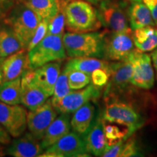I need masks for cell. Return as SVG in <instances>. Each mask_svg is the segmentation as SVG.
Listing matches in <instances>:
<instances>
[{"label": "cell", "mask_w": 157, "mask_h": 157, "mask_svg": "<svg viewBox=\"0 0 157 157\" xmlns=\"http://www.w3.org/2000/svg\"><path fill=\"white\" fill-rule=\"evenodd\" d=\"M98 68L109 69L110 63L106 60H100L99 58H88V57L71 58L65 65L63 70L66 71L76 70L91 75L93 71Z\"/></svg>", "instance_id": "cell-23"}, {"label": "cell", "mask_w": 157, "mask_h": 157, "mask_svg": "<svg viewBox=\"0 0 157 157\" xmlns=\"http://www.w3.org/2000/svg\"><path fill=\"white\" fill-rule=\"evenodd\" d=\"M21 77L3 82L0 86V101L10 105L21 103Z\"/></svg>", "instance_id": "cell-25"}, {"label": "cell", "mask_w": 157, "mask_h": 157, "mask_svg": "<svg viewBox=\"0 0 157 157\" xmlns=\"http://www.w3.org/2000/svg\"><path fill=\"white\" fill-rule=\"evenodd\" d=\"M103 121L106 146H112L119 141L126 140L129 136H131L129 129L127 127L122 129L117 125L113 124V123L103 120Z\"/></svg>", "instance_id": "cell-28"}, {"label": "cell", "mask_w": 157, "mask_h": 157, "mask_svg": "<svg viewBox=\"0 0 157 157\" xmlns=\"http://www.w3.org/2000/svg\"><path fill=\"white\" fill-rule=\"evenodd\" d=\"M111 72L109 69L98 68L93 71L91 74V82L93 84L98 87H102L106 85L110 79Z\"/></svg>", "instance_id": "cell-34"}, {"label": "cell", "mask_w": 157, "mask_h": 157, "mask_svg": "<svg viewBox=\"0 0 157 157\" xmlns=\"http://www.w3.org/2000/svg\"><path fill=\"white\" fill-rule=\"evenodd\" d=\"M140 106L145 119L157 128V92L146 93L141 97Z\"/></svg>", "instance_id": "cell-27"}, {"label": "cell", "mask_w": 157, "mask_h": 157, "mask_svg": "<svg viewBox=\"0 0 157 157\" xmlns=\"http://www.w3.org/2000/svg\"><path fill=\"white\" fill-rule=\"evenodd\" d=\"M140 147L138 146L136 139L134 137L129 136L124 141L120 157H130L142 156L140 154Z\"/></svg>", "instance_id": "cell-32"}, {"label": "cell", "mask_w": 157, "mask_h": 157, "mask_svg": "<svg viewBox=\"0 0 157 157\" xmlns=\"http://www.w3.org/2000/svg\"><path fill=\"white\" fill-rule=\"evenodd\" d=\"M110 72L111 76L104 91V96L121 95L132 89L129 87L132 75V64L128 58L110 63Z\"/></svg>", "instance_id": "cell-8"}, {"label": "cell", "mask_w": 157, "mask_h": 157, "mask_svg": "<svg viewBox=\"0 0 157 157\" xmlns=\"http://www.w3.org/2000/svg\"><path fill=\"white\" fill-rule=\"evenodd\" d=\"M41 21L40 17L23 2L10 10L5 20V23L10 27L25 49L28 47Z\"/></svg>", "instance_id": "cell-4"}, {"label": "cell", "mask_w": 157, "mask_h": 157, "mask_svg": "<svg viewBox=\"0 0 157 157\" xmlns=\"http://www.w3.org/2000/svg\"><path fill=\"white\" fill-rule=\"evenodd\" d=\"M71 91V90L69 84H68L67 72L63 70L56 81L54 87L53 95H52L53 97L51 99V101L55 102L62 99L65 96L67 95Z\"/></svg>", "instance_id": "cell-31"}, {"label": "cell", "mask_w": 157, "mask_h": 157, "mask_svg": "<svg viewBox=\"0 0 157 157\" xmlns=\"http://www.w3.org/2000/svg\"><path fill=\"white\" fill-rule=\"evenodd\" d=\"M2 144H0V157L4 156L5 155V153L4 151V148L3 146H1Z\"/></svg>", "instance_id": "cell-42"}, {"label": "cell", "mask_w": 157, "mask_h": 157, "mask_svg": "<svg viewBox=\"0 0 157 157\" xmlns=\"http://www.w3.org/2000/svg\"><path fill=\"white\" fill-rule=\"evenodd\" d=\"M11 142V135L0 124V144L7 145Z\"/></svg>", "instance_id": "cell-37"}, {"label": "cell", "mask_w": 157, "mask_h": 157, "mask_svg": "<svg viewBox=\"0 0 157 157\" xmlns=\"http://www.w3.org/2000/svg\"><path fill=\"white\" fill-rule=\"evenodd\" d=\"M48 24L49 21H42L39 23L34 36H33L32 39H31V40L30 41L26 48L28 52L30 51L32 48H34L39 42H40L47 36L48 31Z\"/></svg>", "instance_id": "cell-33"}, {"label": "cell", "mask_w": 157, "mask_h": 157, "mask_svg": "<svg viewBox=\"0 0 157 157\" xmlns=\"http://www.w3.org/2000/svg\"><path fill=\"white\" fill-rule=\"evenodd\" d=\"M131 1H132V2H141L142 0H131Z\"/></svg>", "instance_id": "cell-43"}, {"label": "cell", "mask_w": 157, "mask_h": 157, "mask_svg": "<svg viewBox=\"0 0 157 157\" xmlns=\"http://www.w3.org/2000/svg\"><path fill=\"white\" fill-rule=\"evenodd\" d=\"M127 15L132 30L155 25L151 11L141 2H133L127 10Z\"/></svg>", "instance_id": "cell-22"}, {"label": "cell", "mask_w": 157, "mask_h": 157, "mask_svg": "<svg viewBox=\"0 0 157 157\" xmlns=\"http://www.w3.org/2000/svg\"><path fill=\"white\" fill-rule=\"evenodd\" d=\"M83 137L77 133L68 132L55 144L48 147L39 156L78 157L88 156Z\"/></svg>", "instance_id": "cell-10"}, {"label": "cell", "mask_w": 157, "mask_h": 157, "mask_svg": "<svg viewBox=\"0 0 157 157\" xmlns=\"http://www.w3.org/2000/svg\"><path fill=\"white\" fill-rule=\"evenodd\" d=\"M25 49L11 29L0 30V58H5Z\"/></svg>", "instance_id": "cell-26"}, {"label": "cell", "mask_w": 157, "mask_h": 157, "mask_svg": "<svg viewBox=\"0 0 157 157\" xmlns=\"http://www.w3.org/2000/svg\"><path fill=\"white\" fill-rule=\"evenodd\" d=\"M3 58H0V86L2 85V84L3 83V75H2V62Z\"/></svg>", "instance_id": "cell-40"}, {"label": "cell", "mask_w": 157, "mask_h": 157, "mask_svg": "<svg viewBox=\"0 0 157 157\" xmlns=\"http://www.w3.org/2000/svg\"><path fill=\"white\" fill-rule=\"evenodd\" d=\"M82 137L88 154L95 156H101L106 147V140L101 114H98L94 118L91 126Z\"/></svg>", "instance_id": "cell-16"}, {"label": "cell", "mask_w": 157, "mask_h": 157, "mask_svg": "<svg viewBox=\"0 0 157 157\" xmlns=\"http://www.w3.org/2000/svg\"><path fill=\"white\" fill-rule=\"evenodd\" d=\"M86 1L89 2L92 4H95V5H98L100 2H101L103 0H86Z\"/></svg>", "instance_id": "cell-41"}, {"label": "cell", "mask_w": 157, "mask_h": 157, "mask_svg": "<svg viewBox=\"0 0 157 157\" xmlns=\"http://www.w3.org/2000/svg\"><path fill=\"white\" fill-rule=\"evenodd\" d=\"M65 7L66 6L62 7L56 13V15L49 21L48 34L63 36L64 29L66 26Z\"/></svg>", "instance_id": "cell-30"}, {"label": "cell", "mask_w": 157, "mask_h": 157, "mask_svg": "<svg viewBox=\"0 0 157 157\" xmlns=\"http://www.w3.org/2000/svg\"><path fill=\"white\" fill-rule=\"evenodd\" d=\"M156 25H157V24H156Z\"/></svg>", "instance_id": "cell-45"}, {"label": "cell", "mask_w": 157, "mask_h": 157, "mask_svg": "<svg viewBox=\"0 0 157 157\" xmlns=\"http://www.w3.org/2000/svg\"><path fill=\"white\" fill-rule=\"evenodd\" d=\"M70 113H61L50 124L47 129L44 137L41 140L42 146L44 149L50 147L70 132Z\"/></svg>", "instance_id": "cell-19"}, {"label": "cell", "mask_w": 157, "mask_h": 157, "mask_svg": "<svg viewBox=\"0 0 157 157\" xmlns=\"http://www.w3.org/2000/svg\"><path fill=\"white\" fill-rule=\"evenodd\" d=\"M106 32H68L63 36L66 56L70 58H103Z\"/></svg>", "instance_id": "cell-2"}, {"label": "cell", "mask_w": 157, "mask_h": 157, "mask_svg": "<svg viewBox=\"0 0 157 157\" xmlns=\"http://www.w3.org/2000/svg\"><path fill=\"white\" fill-rule=\"evenodd\" d=\"M134 90L124 94V99L119 95L104 96L105 107L101 114L103 121L128 128L131 135L146 122L140 103L135 102L133 98Z\"/></svg>", "instance_id": "cell-1"}, {"label": "cell", "mask_w": 157, "mask_h": 157, "mask_svg": "<svg viewBox=\"0 0 157 157\" xmlns=\"http://www.w3.org/2000/svg\"><path fill=\"white\" fill-rule=\"evenodd\" d=\"M28 111L22 105H10L0 101V124L12 137H18L27 128Z\"/></svg>", "instance_id": "cell-11"}, {"label": "cell", "mask_w": 157, "mask_h": 157, "mask_svg": "<svg viewBox=\"0 0 157 157\" xmlns=\"http://www.w3.org/2000/svg\"><path fill=\"white\" fill-rule=\"evenodd\" d=\"M63 1H66V2H69V1H71V0H63Z\"/></svg>", "instance_id": "cell-44"}, {"label": "cell", "mask_w": 157, "mask_h": 157, "mask_svg": "<svg viewBox=\"0 0 157 157\" xmlns=\"http://www.w3.org/2000/svg\"><path fill=\"white\" fill-rule=\"evenodd\" d=\"M125 140H121L117 143L112 145V146H106L105 150L101 156L104 157H120V154L122 150L124 141Z\"/></svg>", "instance_id": "cell-35"}, {"label": "cell", "mask_w": 157, "mask_h": 157, "mask_svg": "<svg viewBox=\"0 0 157 157\" xmlns=\"http://www.w3.org/2000/svg\"><path fill=\"white\" fill-rule=\"evenodd\" d=\"M101 93V87L92 84L81 90L71 91L62 99L52 102V103L58 113H71L87 102L96 101Z\"/></svg>", "instance_id": "cell-12"}, {"label": "cell", "mask_w": 157, "mask_h": 157, "mask_svg": "<svg viewBox=\"0 0 157 157\" xmlns=\"http://www.w3.org/2000/svg\"><path fill=\"white\" fill-rule=\"evenodd\" d=\"M98 5V17L104 26L112 32L132 31L127 23L124 3L115 0H103Z\"/></svg>", "instance_id": "cell-6"}, {"label": "cell", "mask_w": 157, "mask_h": 157, "mask_svg": "<svg viewBox=\"0 0 157 157\" xmlns=\"http://www.w3.org/2000/svg\"><path fill=\"white\" fill-rule=\"evenodd\" d=\"M29 68L36 69L53 61H61L66 58L63 36L47 34L34 48L28 52Z\"/></svg>", "instance_id": "cell-5"}, {"label": "cell", "mask_w": 157, "mask_h": 157, "mask_svg": "<svg viewBox=\"0 0 157 157\" xmlns=\"http://www.w3.org/2000/svg\"><path fill=\"white\" fill-rule=\"evenodd\" d=\"M132 35L135 46L141 52H151L157 48V29L152 26L135 29Z\"/></svg>", "instance_id": "cell-24"}, {"label": "cell", "mask_w": 157, "mask_h": 157, "mask_svg": "<svg viewBox=\"0 0 157 157\" xmlns=\"http://www.w3.org/2000/svg\"><path fill=\"white\" fill-rule=\"evenodd\" d=\"M128 58L132 64V85L143 90L151 89L154 85L155 78L150 56L134 49Z\"/></svg>", "instance_id": "cell-9"}, {"label": "cell", "mask_w": 157, "mask_h": 157, "mask_svg": "<svg viewBox=\"0 0 157 157\" xmlns=\"http://www.w3.org/2000/svg\"><path fill=\"white\" fill-rule=\"evenodd\" d=\"M34 69L28 68L21 76V103L32 111L44 104L50 98L34 82Z\"/></svg>", "instance_id": "cell-14"}, {"label": "cell", "mask_w": 157, "mask_h": 157, "mask_svg": "<svg viewBox=\"0 0 157 157\" xmlns=\"http://www.w3.org/2000/svg\"><path fill=\"white\" fill-rule=\"evenodd\" d=\"M61 72V62L48 63L34 69V82L48 95H53L54 87Z\"/></svg>", "instance_id": "cell-18"}, {"label": "cell", "mask_w": 157, "mask_h": 157, "mask_svg": "<svg viewBox=\"0 0 157 157\" xmlns=\"http://www.w3.org/2000/svg\"><path fill=\"white\" fill-rule=\"evenodd\" d=\"M11 8L10 2L8 0H0V17L7 15V13H8Z\"/></svg>", "instance_id": "cell-38"}, {"label": "cell", "mask_w": 157, "mask_h": 157, "mask_svg": "<svg viewBox=\"0 0 157 157\" xmlns=\"http://www.w3.org/2000/svg\"><path fill=\"white\" fill-rule=\"evenodd\" d=\"M151 13L155 24H157V0H143Z\"/></svg>", "instance_id": "cell-36"}, {"label": "cell", "mask_w": 157, "mask_h": 157, "mask_svg": "<svg viewBox=\"0 0 157 157\" xmlns=\"http://www.w3.org/2000/svg\"><path fill=\"white\" fill-rule=\"evenodd\" d=\"M22 2L36 13L42 21H49L62 7L67 5L68 2L63 0H22Z\"/></svg>", "instance_id": "cell-21"}, {"label": "cell", "mask_w": 157, "mask_h": 157, "mask_svg": "<svg viewBox=\"0 0 157 157\" xmlns=\"http://www.w3.org/2000/svg\"><path fill=\"white\" fill-rule=\"evenodd\" d=\"M66 72L71 90H81L87 87L91 82V75L84 72L76 70L68 71Z\"/></svg>", "instance_id": "cell-29"}, {"label": "cell", "mask_w": 157, "mask_h": 157, "mask_svg": "<svg viewBox=\"0 0 157 157\" xmlns=\"http://www.w3.org/2000/svg\"><path fill=\"white\" fill-rule=\"evenodd\" d=\"M1 67L4 82L21 77L23 74L29 68L28 51L26 49H22L3 58Z\"/></svg>", "instance_id": "cell-17"}, {"label": "cell", "mask_w": 157, "mask_h": 157, "mask_svg": "<svg viewBox=\"0 0 157 157\" xmlns=\"http://www.w3.org/2000/svg\"><path fill=\"white\" fill-rule=\"evenodd\" d=\"M66 27L71 32L97 31L102 23L98 11L86 0H71L65 7Z\"/></svg>", "instance_id": "cell-3"}, {"label": "cell", "mask_w": 157, "mask_h": 157, "mask_svg": "<svg viewBox=\"0 0 157 157\" xmlns=\"http://www.w3.org/2000/svg\"><path fill=\"white\" fill-rule=\"evenodd\" d=\"M58 115L50 100H47L44 104L37 109L29 111L27 114V128L36 139L41 140L47 129Z\"/></svg>", "instance_id": "cell-13"}, {"label": "cell", "mask_w": 157, "mask_h": 157, "mask_svg": "<svg viewBox=\"0 0 157 157\" xmlns=\"http://www.w3.org/2000/svg\"><path fill=\"white\" fill-rule=\"evenodd\" d=\"M44 151L40 140L31 133L16 137L7 149V154L14 157L39 156Z\"/></svg>", "instance_id": "cell-15"}, {"label": "cell", "mask_w": 157, "mask_h": 157, "mask_svg": "<svg viewBox=\"0 0 157 157\" xmlns=\"http://www.w3.org/2000/svg\"><path fill=\"white\" fill-rule=\"evenodd\" d=\"M135 48L132 31L112 32L104 38L103 58L111 61H120L128 58Z\"/></svg>", "instance_id": "cell-7"}, {"label": "cell", "mask_w": 157, "mask_h": 157, "mask_svg": "<svg viewBox=\"0 0 157 157\" xmlns=\"http://www.w3.org/2000/svg\"><path fill=\"white\" fill-rule=\"evenodd\" d=\"M95 113V107L91 101L87 102L74 111L70 121L71 127L74 132L83 137L91 126Z\"/></svg>", "instance_id": "cell-20"}, {"label": "cell", "mask_w": 157, "mask_h": 157, "mask_svg": "<svg viewBox=\"0 0 157 157\" xmlns=\"http://www.w3.org/2000/svg\"><path fill=\"white\" fill-rule=\"evenodd\" d=\"M151 58L153 60V63H154L155 70H156V77H157V49H156V50H155L151 53Z\"/></svg>", "instance_id": "cell-39"}]
</instances>
